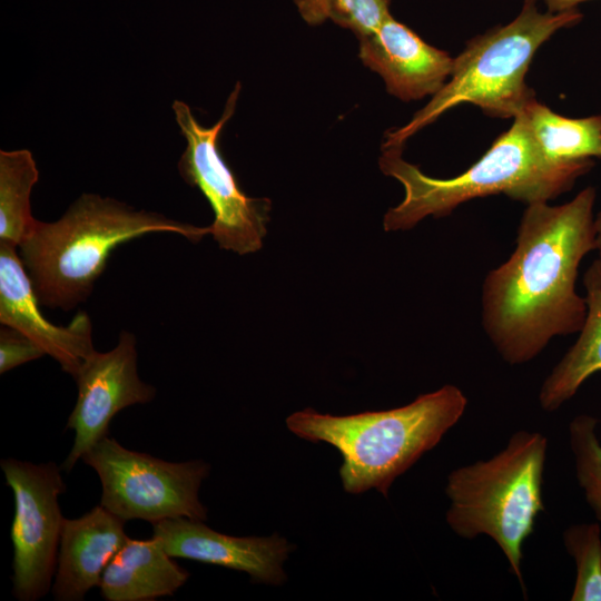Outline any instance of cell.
<instances>
[{
    "label": "cell",
    "mask_w": 601,
    "mask_h": 601,
    "mask_svg": "<svg viewBox=\"0 0 601 601\" xmlns=\"http://www.w3.org/2000/svg\"><path fill=\"white\" fill-rule=\"evenodd\" d=\"M466 404L459 387L445 385L397 408L345 416L305 408L288 416L286 424L297 436L326 442L342 454L339 475L346 492L375 489L386 496L393 481L459 422Z\"/></svg>",
    "instance_id": "4"
},
{
    "label": "cell",
    "mask_w": 601,
    "mask_h": 601,
    "mask_svg": "<svg viewBox=\"0 0 601 601\" xmlns=\"http://www.w3.org/2000/svg\"><path fill=\"white\" fill-rule=\"evenodd\" d=\"M594 245L595 250L599 254V258L601 259V210L594 218Z\"/></svg>",
    "instance_id": "24"
},
{
    "label": "cell",
    "mask_w": 601,
    "mask_h": 601,
    "mask_svg": "<svg viewBox=\"0 0 601 601\" xmlns=\"http://www.w3.org/2000/svg\"><path fill=\"white\" fill-rule=\"evenodd\" d=\"M539 1V0H538ZM549 12H562L577 8L578 4L588 0H541Z\"/></svg>",
    "instance_id": "23"
},
{
    "label": "cell",
    "mask_w": 601,
    "mask_h": 601,
    "mask_svg": "<svg viewBox=\"0 0 601 601\" xmlns=\"http://www.w3.org/2000/svg\"><path fill=\"white\" fill-rule=\"evenodd\" d=\"M548 441L536 432L513 434L506 447L487 461L450 473L446 521L460 536L489 535L501 548L523 590L522 545L544 510L543 472Z\"/></svg>",
    "instance_id": "6"
},
{
    "label": "cell",
    "mask_w": 601,
    "mask_h": 601,
    "mask_svg": "<svg viewBox=\"0 0 601 601\" xmlns=\"http://www.w3.org/2000/svg\"><path fill=\"white\" fill-rule=\"evenodd\" d=\"M135 336L126 331L108 352L95 351L73 376L78 396L66 427L75 432L72 447L61 464L70 473L77 462L100 440L121 410L151 402L156 388L140 380Z\"/></svg>",
    "instance_id": "10"
},
{
    "label": "cell",
    "mask_w": 601,
    "mask_h": 601,
    "mask_svg": "<svg viewBox=\"0 0 601 601\" xmlns=\"http://www.w3.org/2000/svg\"><path fill=\"white\" fill-rule=\"evenodd\" d=\"M564 545L575 562L572 601H601V526L575 524L563 533Z\"/></svg>",
    "instance_id": "20"
},
{
    "label": "cell",
    "mask_w": 601,
    "mask_h": 601,
    "mask_svg": "<svg viewBox=\"0 0 601 601\" xmlns=\"http://www.w3.org/2000/svg\"><path fill=\"white\" fill-rule=\"evenodd\" d=\"M164 231L198 242L209 234V226L198 227L135 210L112 198L82 194L58 220H37L19 246V256L40 305L70 311L91 294L115 248Z\"/></svg>",
    "instance_id": "3"
},
{
    "label": "cell",
    "mask_w": 601,
    "mask_h": 601,
    "mask_svg": "<svg viewBox=\"0 0 601 601\" xmlns=\"http://www.w3.org/2000/svg\"><path fill=\"white\" fill-rule=\"evenodd\" d=\"M239 91L240 83L237 82L221 117L211 127L201 126L184 101L175 100L173 110L187 141L178 169L187 184L203 193L214 211L209 234L220 248L246 255L263 246L272 203L244 194L220 154L219 135L234 115Z\"/></svg>",
    "instance_id": "8"
},
{
    "label": "cell",
    "mask_w": 601,
    "mask_h": 601,
    "mask_svg": "<svg viewBox=\"0 0 601 601\" xmlns=\"http://www.w3.org/2000/svg\"><path fill=\"white\" fill-rule=\"evenodd\" d=\"M581 19L577 8L541 12L538 0H524L511 22L467 41L454 58L444 87L405 126L388 130L382 148L403 149L411 136L461 104H472L490 117L514 118L535 98L525 75L538 49L555 32Z\"/></svg>",
    "instance_id": "5"
},
{
    "label": "cell",
    "mask_w": 601,
    "mask_h": 601,
    "mask_svg": "<svg viewBox=\"0 0 601 601\" xmlns=\"http://www.w3.org/2000/svg\"><path fill=\"white\" fill-rule=\"evenodd\" d=\"M509 130L467 170L453 178H434L402 158V148H382L380 168L404 187V199L390 208L383 220L386 231L407 230L427 216L450 215L467 200L504 194L525 203H548L569 191L594 161L559 164L549 160L518 115Z\"/></svg>",
    "instance_id": "2"
},
{
    "label": "cell",
    "mask_w": 601,
    "mask_h": 601,
    "mask_svg": "<svg viewBox=\"0 0 601 601\" xmlns=\"http://www.w3.org/2000/svg\"><path fill=\"white\" fill-rule=\"evenodd\" d=\"M359 40V58L384 80L390 95L403 101L436 95L447 82L454 58L392 16Z\"/></svg>",
    "instance_id": "13"
},
{
    "label": "cell",
    "mask_w": 601,
    "mask_h": 601,
    "mask_svg": "<svg viewBox=\"0 0 601 601\" xmlns=\"http://www.w3.org/2000/svg\"><path fill=\"white\" fill-rule=\"evenodd\" d=\"M174 559L155 536L128 538L102 574L100 594L107 601H154L174 595L189 578Z\"/></svg>",
    "instance_id": "15"
},
{
    "label": "cell",
    "mask_w": 601,
    "mask_h": 601,
    "mask_svg": "<svg viewBox=\"0 0 601 601\" xmlns=\"http://www.w3.org/2000/svg\"><path fill=\"white\" fill-rule=\"evenodd\" d=\"M39 179L32 154L27 149L0 151V243L19 247L32 233L37 219L30 196Z\"/></svg>",
    "instance_id": "18"
},
{
    "label": "cell",
    "mask_w": 601,
    "mask_h": 601,
    "mask_svg": "<svg viewBox=\"0 0 601 601\" xmlns=\"http://www.w3.org/2000/svg\"><path fill=\"white\" fill-rule=\"evenodd\" d=\"M0 322L33 341L61 368L76 375L96 349L89 315L78 312L68 326H57L41 313L32 283L17 247L0 243Z\"/></svg>",
    "instance_id": "11"
},
{
    "label": "cell",
    "mask_w": 601,
    "mask_h": 601,
    "mask_svg": "<svg viewBox=\"0 0 601 601\" xmlns=\"http://www.w3.org/2000/svg\"><path fill=\"white\" fill-rule=\"evenodd\" d=\"M300 17L312 26L326 20L346 28L361 39L374 32L391 16V0H294Z\"/></svg>",
    "instance_id": "19"
},
{
    "label": "cell",
    "mask_w": 601,
    "mask_h": 601,
    "mask_svg": "<svg viewBox=\"0 0 601 601\" xmlns=\"http://www.w3.org/2000/svg\"><path fill=\"white\" fill-rule=\"evenodd\" d=\"M519 115L549 160L577 164L601 159V115L568 118L555 114L535 98Z\"/></svg>",
    "instance_id": "17"
},
{
    "label": "cell",
    "mask_w": 601,
    "mask_h": 601,
    "mask_svg": "<svg viewBox=\"0 0 601 601\" xmlns=\"http://www.w3.org/2000/svg\"><path fill=\"white\" fill-rule=\"evenodd\" d=\"M125 523L101 504L63 521L52 594L57 601H81L100 585L102 574L128 540Z\"/></svg>",
    "instance_id": "14"
},
{
    "label": "cell",
    "mask_w": 601,
    "mask_h": 601,
    "mask_svg": "<svg viewBox=\"0 0 601 601\" xmlns=\"http://www.w3.org/2000/svg\"><path fill=\"white\" fill-rule=\"evenodd\" d=\"M595 197L590 186L563 205H528L514 252L486 275L482 323L506 363H526L553 337L582 328L587 304L575 283L582 259L595 250Z\"/></svg>",
    "instance_id": "1"
},
{
    "label": "cell",
    "mask_w": 601,
    "mask_h": 601,
    "mask_svg": "<svg viewBox=\"0 0 601 601\" xmlns=\"http://www.w3.org/2000/svg\"><path fill=\"white\" fill-rule=\"evenodd\" d=\"M597 425V418L579 415L570 423L569 439L579 485L601 523V443Z\"/></svg>",
    "instance_id": "21"
},
{
    "label": "cell",
    "mask_w": 601,
    "mask_h": 601,
    "mask_svg": "<svg viewBox=\"0 0 601 601\" xmlns=\"http://www.w3.org/2000/svg\"><path fill=\"white\" fill-rule=\"evenodd\" d=\"M587 314L580 335L543 382L539 402L553 412L569 401L580 386L601 371V259L598 257L583 275Z\"/></svg>",
    "instance_id": "16"
},
{
    "label": "cell",
    "mask_w": 601,
    "mask_h": 601,
    "mask_svg": "<svg viewBox=\"0 0 601 601\" xmlns=\"http://www.w3.org/2000/svg\"><path fill=\"white\" fill-rule=\"evenodd\" d=\"M203 522L186 518L162 520L152 524V536L173 558L246 572L254 582L277 585L286 580L283 563L293 546L284 538L233 536Z\"/></svg>",
    "instance_id": "12"
},
{
    "label": "cell",
    "mask_w": 601,
    "mask_h": 601,
    "mask_svg": "<svg viewBox=\"0 0 601 601\" xmlns=\"http://www.w3.org/2000/svg\"><path fill=\"white\" fill-rule=\"evenodd\" d=\"M81 460L99 476L100 504L126 522L207 520L198 492L210 466L201 460L164 461L128 450L110 436L100 440Z\"/></svg>",
    "instance_id": "7"
},
{
    "label": "cell",
    "mask_w": 601,
    "mask_h": 601,
    "mask_svg": "<svg viewBox=\"0 0 601 601\" xmlns=\"http://www.w3.org/2000/svg\"><path fill=\"white\" fill-rule=\"evenodd\" d=\"M46 353L19 331L2 325L0 329V373L42 357Z\"/></svg>",
    "instance_id": "22"
},
{
    "label": "cell",
    "mask_w": 601,
    "mask_h": 601,
    "mask_svg": "<svg viewBox=\"0 0 601 601\" xmlns=\"http://www.w3.org/2000/svg\"><path fill=\"white\" fill-rule=\"evenodd\" d=\"M0 466L14 496L12 594L19 601H36L52 589L65 521L59 495L66 484L55 462L9 457Z\"/></svg>",
    "instance_id": "9"
}]
</instances>
